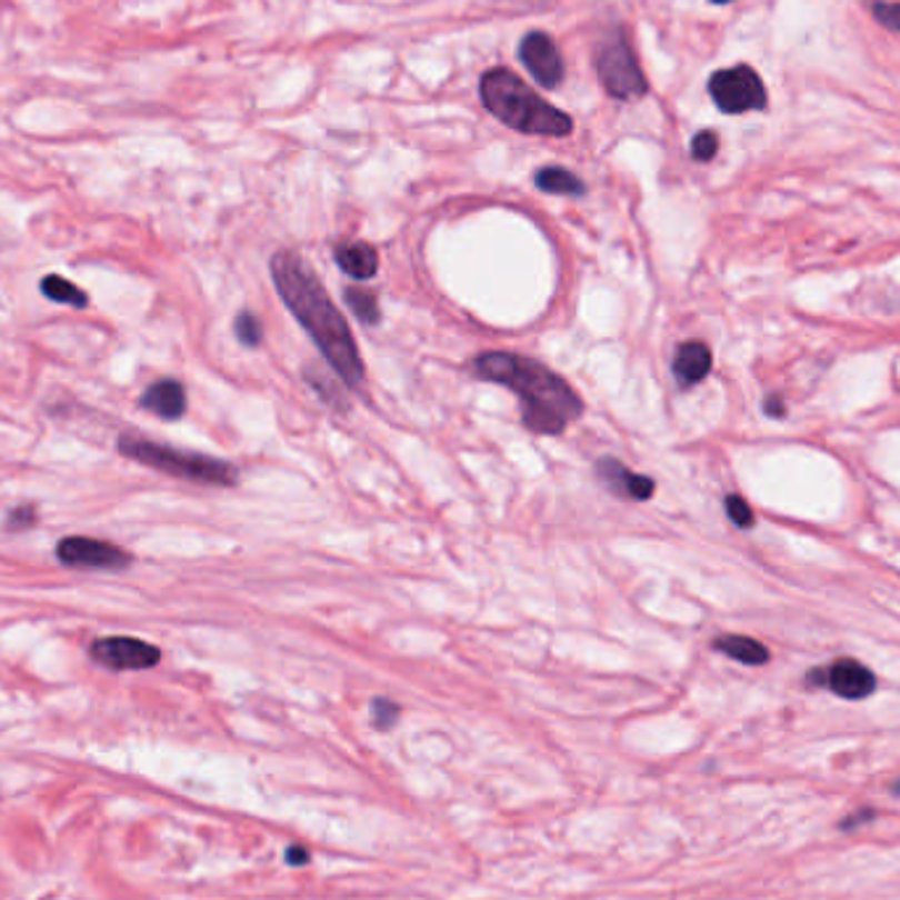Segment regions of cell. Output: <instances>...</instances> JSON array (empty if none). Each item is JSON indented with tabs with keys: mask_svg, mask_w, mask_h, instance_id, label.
I'll return each instance as SVG.
<instances>
[{
	"mask_svg": "<svg viewBox=\"0 0 900 900\" xmlns=\"http://www.w3.org/2000/svg\"><path fill=\"white\" fill-rule=\"evenodd\" d=\"M271 280H274L284 306L300 321V327L311 334V340L317 342L327 363L338 371L340 380L350 388H359L363 382L359 346H356L346 317L321 288L317 271L292 250H280L271 259Z\"/></svg>",
	"mask_w": 900,
	"mask_h": 900,
	"instance_id": "6da1fadb",
	"label": "cell"
},
{
	"mask_svg": "<svg viewBox=\"0 0 900 900\" xmlns=\"http://www.w3.org/2000/svg\"><path fill=\"white\" fill-rule=\"evenodd\" d=\"M482 380L506 384L521 398V419L532 432L561 434L569 421L582 417V398L563 377L517 353H482L471 363Z\"/></svg>",
	"mask_w": 900,
	"mask_h": 900,
	"instance_id": "7a4b0ae2",
	"label": "cell"
},
{
	"mask_svg": "<svg viewBox=\"0 0 900 900\" xmlns=\"http://www.w3.org/2000/svg\"><path fill=\"white\" fill-rule=\"evenodd\" d=\"M480 96L484 109L492 117L509 124L511 130L524 134H546V138H567L571 134V119L540 98L530 84L509 69L484 71Z\"/></svg>",
	"mask_w": 900,
	"mask_h": 900,
	"instance_id": "3957f363",
	"label": "cell"
},
{
	"mask_svg": "<svg viewBox=\"0 0 900 900\" xmlns=\"http://www.w3.org/2000/svg\"><path fill=\"white\" fill-rule=\"evenodd\" d=\"M119 450L130 459L146 463L150 469H159L163 474L182 477V480L206 482V484H234L238 482V471L230 463L211 459V456L200 453H184V450L161 446V442L134 438V434H124L119 440Z\"/></svg>",
	"mask_w": 900,
	"mask_h": 900,
	"instance_id": "277c9868",
	"label": "cell"
},
{
	"mask_svg": "<svg viewBox=\"0 0 900 900\" xmlns=\"http://www.w3.org/2000/svg\"><path fill=\"white\" fill-rule=\"evenodd\" d=\"M596 69L600 80H603L606 92L617 100H632L648 92L646 77H642V71L638 67V59H634L632 48L627 46V40L621 38V34L606 40L603 46L598 48Z\"/></svg>",
	"mask_w": 900,
	"mask_h": 900,
	"instance_id": "5b68a950",
	"label": "cell"
},
{
	"mask_svg": "<svg viewBox=\"0 0 900 900\" xmlns=\"http://www.w3.org/2000/svg\"><path fill=\"white\" fill-rule=\"evenodd\" d=\"M709 92L713 103L724 113L761 111L767 106V90H763L761 77L750 67L717 71L709 82Z\"/></svg>",
	"mask_w": 900,
	"mask_h": 900,
	"instance_id": "8992f818",
	"label": "cell"
},
{
	"mask_svg": "<svg viewBox=\"0 0 900 900\" xmlns=\"http://www.w3.org/2000/svg\"><path fill=\"white\" fill-rule=\"evenodd\" d=\"M90 656L109 669H150L161 661V650L138 638H103L96 640Z\"/></svg>",
	"mask_w": 900,
	"mask_h": 900,
	"instance_id": "52a82bcc",
	"label": "cell"
},
{
	"mask_svg": "<svg viewBox=\"0 0 900 900\" xmlns=\"http://www.w3.org/2000/svg\"><path fill=\"white\" fill-rule=\"evenodd\" d=\"M519 59L534 77V82H540L542 88H559L563 82V74H567L561 50L542 32H532L521 40Z\"/></svg>",
	"mask_w": 900,
	"mask_h": 900,
	"instance_id": "ba28073f",
	"label": "cell"
},
{
	"mask_svg": "<svg viewBox=\"0 0 900 900\" xmlns=\"http://www.w3.org/2000/svg\"><path fill=\"white\" fill-rule=\"evenodd\" d=\"M59 559L69 567L90 569H121L130 563V553L111 542L90 538H67L59 546Z\"/></svg>",
	"mask_w": 900,
	"mask_h": 900,
	"instance_id": "9c48e42d",
	"label": "cell"
},
{
	"mask_svg": "<svg viewBox=\"0 0 900 900\" xmlns=\"http://www.w3.org/2000/svg\"><path fill=\"white\" fill-rule=\"evenodd\" d=\"M827 688H830L834 696L846 698V700H861L869 698L877 688L874 674L863 667V663L853 659H840L834 661L830 669H827Z\"/></svg>",
	"mask_w": 900,
	"mask_h": 900,
	"instance_id": "30bf717a",
	"label": "cell"
},
{
	"mask_svg": "<svg viewBox=\"0 0 900 900\" xmlns=\"http://www.w3.org/2000/svg\"><path fill=\"white\" fill-rule=\"evenodd\" d=\"M596 471H598L600 480L609 484L611 492H617V496H621V498H632V500L653 498L656 482L650 480V477L634 474V471L627 469L624 463L617 459H600L596 463Z\"/></svg>",
	"mask_w": 900,
	"mask_h": 900,
	"instance_id": "8fae6325",
	"label": "cell"
},
{
	"mask_svg": "<svg viewBox=\"0 0 900 900\" xmlns=\"http://www.w3.org/2000/svg\"><path fill=\"white\" fill-rule=\"evenodd\" d=\"M140 403L142 409L161 419H180L188 409V396H184V388L177 380H161L150 384Z\"/></svg>",
	"mask_w": 900,
	"mask_h": 900,
	"instance_id": "7c38bea8",
	"label": "cell"
},
{
	"mask_svg": "<svg viewBox=\"0 0 900 900\" xmlns=\"http://www.w3.org/2000/svg\"><path fill=\"white\" fill-rule=\"evenodd\" d=\"M711 371V350L700 340H690L680 346L674 356V377L682 388H692L700 380H706Z\"/></svg>",
	"mask_w": 900,
	"mask_h": 900,
	"instance_id": "4fadbf2b",
	"label": "cell"
},
{
	"mask_svg": "<svg viewBox=\"0 0 900 900\" xmlns=\"http://www.w3.org/2000/svg\"><path fill=\"white\" fill-rule=\"evenodd\" d=\"M334 259H338L340 269L353 277V280H371L377 274V269H380V256H377V250L369 242H342L334 250Z\"/></svg>",
	"mask_w": 900,
	"mask_h": 900,
	"instance_id": "5bb4252c",
	"label": "cell"
},
{
	"mask_svg": "<svg viewBox=\"0 0 900 900\" xmlns=\"http://www.w3.org/2000/svg\"><path fill=\"white\" fill-rule=\"evenodd\" d=\"M713 646H717V650H721V653L730 656V659L748 663V667H763V663L769 661V648L759 640L746 638V634H724V638H719Z\"/></svg>",
	"mask_w": 900,
	"mask_h": 900,
	"instance_id": "9a60e30c",
	"label": "cell"
},
{
	"mask_svg": "<svg viewBox=\"0 0 900 900\" xmlns=\"http://www.w3.org/2000/svg\"><path fill=\"white\" fill-rule=\"evenodd\" d=\"M534 184H538L542 192H553V196H582L584 192L580 177L561 167L540 169L538 174H534Z\"/></svg>",
	"mask_w": 900,
	"mask_h": 900,
	"instance_id": "2e32d148",
	"label": "cell"
},
{
	"mask_svg": "<svg viewBox=\"0 0 900 900\" xmlns=\"http://www.w3.org/2000/svg\"><path fill=\"white\" fill-rule=\"evenodd\" d=\"M42 292H46L50 300H56V303L74 306V309H84V306H88V296H84L74 282L63 280V277L56 274L46 277V280H42Z\"/></svg>",
	"mask_w": 900,
	"mask_h": 900,
	"instance_id": "e0dca14e",
	"label": "cell"
},
{
	"mask_svg": "<svg viewBox=\"0 0 900 900\" xmlns=\"http://www.w3.org/2000/svg\"><path fill=\"white\" fill-rule=\"evenodd\" d=\"M346 300H348L350 311H353L361 321H367V324H377V321L382 319L380 303H377V296L371 290L350 284V288L346 290Z\"/></svg>",
	"mask_w": 900,
	"mask_h": 900,
	"instance_id": "ac0fdd59",
	"label": "cell"
},
{
	"mask_svg": "<svg viewBox=\"0 0 900 900\" xmlns=\"http://www.w3.org/2000/svg\"><path fill=\"white\" fill-rule=\"evenodd\" d=\"M234 334H238V340L242 342V346H248V348L259 346L263 338V330H261V321L256 319V313L240 311L238 321H234Z\"/></svg>",
	"mask_w": 900,
	"mask_h": 900,
	"instance_id": "d6986e66",
	"label": "cell"
},
{
	"mask_svg": "<svg viewBox=\"0 0 900 900\" xmlns=\"http://www.w3.org/2000/svg\"><path fill=\"white\" fill-rule=\"evenodd\" d=\"M398 719H400V709H398V703H392V700L377 698L374 703H371V721H374L377 730H392Z\"/></svg>",
	"mask_w": 900,
	"mask_h": 900,
	"instance_id": "ffe728a7",
	"label": "cell"
},
{
	"mask_svg": "<svg viewBox=\"0 0 900 900\" xmlns=\"http://www.w3.org/2000/svg\"><path fill=\"white\" fill-rule=\"evenodd\" d=\"M719 150V138L709 130L698 132L692 140V159L696 161H711Z\"/></svg>",
	"mask_w": 900,
	"mask_h": 900,
	"instance_id": "44dd1931",
	"label": "cell"
},
{
	"mask_svg": "<svg viewBox=\"0 0 900 900\" xmlns=\"http://www.w3.org/2000/svg\"><path fill=\"white\" fill-rule=\"evenodd\" d=\"M727 513H730V519L738 527H753V511H750V506L740 496L727 498Z\"/></svg>",
	"mask_w": 900,
	"mask_h": 900,
	"instance_id": "7402d4cb",
	"label": "cell"
},
{
	"mask_svg": "<svg viewBox=\"0 0 900 900\" xmlns=\"http://www.w3.org/2000/svg\"><path fill=\"white\" fill-rule=\"evenodd\" d=\"M874 17L880 24L890 27V30L900 32V3H877Z\"/></svg>",
	"mask_w": 900,
	"mask_h": 900,
	"instance_id": "603a6c76",
	"label": "cell"
},
{
	"mask_svg": "<svg viewBox=\"0 0 900 900\" xmlns=\"http://www.w3.org/2000/svg\"><path fill=\"white\" fill-rule=\"evenodd\" d=\"M34 521H38V513L32 509H17L11 511V519H9V530H24V527H32Z\"/></svg>",
	"mask_w": 900,
	"mask_h": 900,
	"instance_id": "cb8c5ba5",
	"label": "cell"
},
{
	"mask_svg": "<svg viewBox=\"0 0 900 900\" xmlns=\"http://www.w3.org/2000/svg\"><path fill=\"white\" fill-rule=\"evenodd\" d=\"M309 850H306L303 846H290L288 850H284V861L290 863V867H306V863H309Z\"/></svg>",
	"mask_w": 900,
	"mask_h": 900,
	"instance_id": "d4e9b609",
	"label": "cell"
},
{
	"mask_svg": "<svg viewBox=\"0 0 900 900\" xmlns=\"http://www.w3.org/2000/svg\"><path fill=\"white\" fill-rule=\"evenodd\" d=\"M767 413H769V417H782V413H784L782 400L780 398H769L767 400Z\"/></svg>",
	"mask_w": 900,
	"mask_h": 900,
	"instance_id": "484cf974",
	"label": "cell"
},
{
	"mask_svg": "<svg viewBox=\"0 0 900 900\" xmlns=\"http://www.w3.org/2000/svg\"><path fill=\"white\" fill-rule=\"evenodd\" d=\"M711 3H730V0H711Z\"/></svg>",
	"mask_w": 900,
	"mask_h": 900,
	"instance_id": "4316f807",
	"label": "cell"
}]
</instances>
